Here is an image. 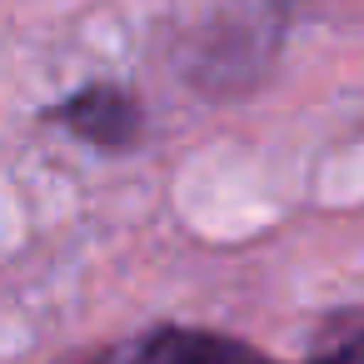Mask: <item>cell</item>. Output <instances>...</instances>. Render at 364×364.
<instances>
[{
  "label": "cell",
  "instance_id": "2",
  "mask_svg": "<svg viewBox=\"0 0 364 364\" xmlns=\"http://www.w3.org/2000/svg\"><path fill=\"white\" fill-rule=\"evenodd\" d=\"M46 120L50 125H65L75 140L100 145V150H130L145 135V110L120 85H85V90L65 95L60 105H50Z\"/></svg>",
  "mask_w": 364,
  "mask_h": 364
},
{
  "label": "cell",
  "instance_id": "1",
  "mask_svg": "<svg viewBox=\"0 0 364 364\" xmlns=\"http://www.w3.org/2000/svg\"><path fill=\"white\" fill-rule=\"evenodd\" d=\"M65 364H284V359H269L264 349L215 334V329L160 324V329H145V334H130L115 344H100L90 354H75ZM304 364H364V314H354L349 329L334 334L324 344V354H314Z\"/></svg>",
  "mask_w": 364,
  "mask_h": 364
}]
</instances>
